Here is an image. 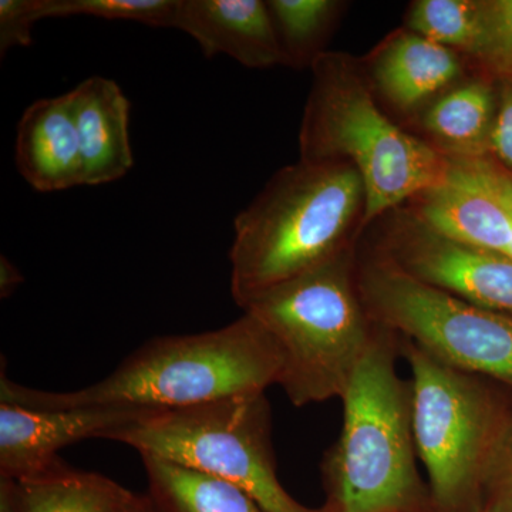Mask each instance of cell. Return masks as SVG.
I'll use <instances>...</instances> for the list:
<instances>
[{"mask_svg": "<svg viewBox=\"0 0 512 512\" xmlns=\"http://www.w3.org/2000/svg\"><path fill=\"white\" fill-rule=\"evenodd\" d=\"M281 356L254 316L197 335L148 340L113 373L74 392H45L0 377V403L36 410H180L278 384Z\"/></svg>", "mask_w": 512, "mask_h": 512, "instance_id": "cell-1", "label": "cell"}, {"mask_svg": "<svg viewBox=\"0 0 512 512\" xmlns=\"http://www.w3.org/2000/svg\"><path fill=\"white\" fill-rule=\"evenodd\" d=\"M365 214V185L348 161L299 160L281 168L235 218V303L244 309L262 292L355 251Z\"/></svg>", "mask_w": 512, "mask_h": 512, "instance_id": "cell-2", "label": "cell"}, {"mask_svg": "<svg viewBox=\"0 0 512 512\" xmlns=\"http://www.w3.org/2000/svg\"><path fill=\"white\" fill-rule=\"evenodd\" d=\"M299 150L305 161H348L366 192L365 231L387 212L447 180L450 158L380 106L359 59L325 52L313 62Z\"/></svg>", "mask_w": 512, "mask_h": 512, "instance_id": "cell-3", "label": "cell"}, {"mask_svg": "<svg viewBox=\"0 0 512 512\" xmlns=\"http://www.w3.org/2000/svg\"><path fill=\"white\" fill-rule=\"evenodd\" d=\"M397 356V336L377 325L340 397L342 431L322 464L335 512H409L423 498L410 382L397 373Z\"/></svg>", "mask_w": 512, "mask_h": 512, "instance_id": "cell-4", "label": "cell"}, {"mask_svg": "<svg viewBox=\"0 0 512 512\" xmlns=\"http://www.w3.org/2000/svg\"><path fill=\"white\" fill-rule=\"evenodd\" d=\"M355 251L262 292L254 316L281 356L278 386L296 407L343 396L377 325L357 286Z\"/></svg>", "mask_w": 512, "mask_h": 512, "instance_id": "cell-5", "label": "cell"}, {"mask_svg": "<svg viewBox=\"0 0 512 512\" xmlns=\"http://www.w3.org/2000/svg\"><path fill=\"white\" fill-rule=\"evenodd\" d=\"M410 366L412 427L417 457L443 510L466 507L487 485L511 419L484 377L434 359L399 338Z\"/></svg>", "mask_w": 512, "mask_h": 512, "instance_id": "cell-6", "label": "cell"}, {"mask_svg": "<svg viewBox=\"0 0 512 512\" xmlns=\"http://www.w3.org/2000/svg\"><path fill=\"white\" fill-rule=\"evenodd\" d=\"M153 456L225 481L264 512H323L293 500L276 476L271 404L265 393L239 394L163 410L110 437Z\"/></svg>", "mask_w": 512, "mask_h": 512, "instance_id": "cell-7", "label": "cell"}, {"mask_svg": "<svg viewBox=\"0 0 512 512\" xmlns=\"http://www.w3.org/2000/svg\"><path fill=\"white\" fill-rule=\"evenodd\" d=\"M357 286L370 318L446 365L512 387V316L417 281L367 247Z\"/></svg>", "mask_w": 512, "mask_h": 512, "instance_id": "cell-8", "label": "cell"}, {"mask_svg": "<svg viewBox=\"0 0 512 512\" xmlns=\"http://www.w3.org/2000/svg\"><path fill=\"white\" fill-rule=\"evenodd\" d=\"M370 228V249L400 271L487 311L512 316V259L436 231L406 207Z\"/></svg>", "mask_w": 512, "mask_h": 512, "instance_id": "cell-9", "label": "cell"}, {"mask_svg": "<svg viewBox=\"0 0 512 512\" xmlns=\"http://www.w3.org/2000/svg\"><path fill=\"white\" fill-rule=\"evenodd\" d=\"M163 410L82 407L36 410L0 403V478L23 481L42 476L62 461L57 451L113 434Z\"/></svg>", "mask_w": 512, "mask_h": 512, "instance_id": "cell-10", "label": "cell"}, {"mask_svg": "<svg viewBox=\"0 0 512 512\" xmlns=\"http://www.w3.org/2000/svg\"><path fill=\"white\" fill-rule=\"evenodd\" d=\"M359 62L380 106L414 123L473 70L460 53L407 28L390 32Z\"/></svg>", "mask_w": 512, "mask_h": 512, "instance_id": "cell-11", "label": "cell"}, {"mask_svg": "<svg viewBox=\"0 0 512 512\" xmlns=\"http://www.w3.org/2000/svg\"><path fill=\"white\" fill-rule=\"evenodd\" d=\"M174 29L211 59L225 55L248 69L284 66L268 5L262 0H180Z\"/></svg>", "mask_w": 512, "mask_h": 512, "instance_id": "cell-12", "label": "cell"}, {"mask_svg": "<svg viewBox=\"0 0 512 512\" xmlns=\"http://www.w3.org/2000/svg\"><path fill=\"white\" fill-rule=\"evenodd\" d=\"M15 163L35 191H66L84 185L70 93L36 100L25 110L16 133Z\"/></svg>", "mask_w": 512, "mask_h": 512, "instance_id": "cell-13", "label": "cell"}, {"mask_svg": "<svg viewBox=\"0 0 512 512\" xmlns=\"http://www.w3.org/2000/svg\"><path fill=\"white\" fill-rule=\"evenodd\" d=\"M70 93L83 160V184L114 183L133 168L130 101L119 84L92 76Z\"/></svg>", "mask_w": 512, "mask_h": 512, "instance_id": "cell-14", "label": "cell"}, {"mask_svg": "<svg viewBox=\"0 0 512 512\" xmlns=\"http://www.w3.org/2000/svg\"><path fill=\"white\" fill-rule=\"evenodd\" d=\"M498 82L474 72L441 94L417 119L423 140L447 157H490Z\"/></svg>", "mask_w": 512, "mask_h": 512, "instance_id": "cell-15", "label": "cell"}, {"mask_svg": "<svg viewBox=\"0 0 512 512\" xmlns=\"http://www.w3.org/2000/svg\"><path fill=\"white\" fill-rule=\"evenodd\" d=\"M8 484L15 512H123L134 494L96 473L60 461L42 476Z\"/></svg>", "mask_w": 512, "mask_h": 512, "instance_id": "cell-16", "label": "cell"}, {"mask_svg": "<svg viewBox=\"0 0 512 512\" xmlns=\"http://www.w3.org/2000/svg\"><path fill=\"white\" fill-rule=\"evenodd\" d=\"M158 512H264L234 485L161 458L141 456Z\"/></svg>", "mask_w": 512, "mask_h": 512, "instance_id": "cell-17", "label": "cell"}, {"mask_svg": "<svg viewBox=\"0 0 512 512\" xmlns=\"http://www.w3.org/2000/svg\"><path fill=\"white\" fill-rule=\"evenodd\" d=\"M281 46L284 66L311 69L328 45L348 3L340 0H269L266 2Z\"/></svg>", "mask_w": 512, "mask_h": 512, "instance_id": "cell-18", "label": "cell"}, {"mask_svg": "<svg viewBox=\"0 0 512 512\" xmlns=\"http://www.w3.org/2000/svg\"><path fill=\"white\" fill-rule=\"evenodd\" d=\"M478 26V0H414L404 28L467 57Z\"/></svg>", "mask_w": 512, "mask_h": 512, "instance_id": "cell-19", "label": "cell"}, {"mask_svg": "<svg viewBox=\"0 0 512 512\" xmlns=\"http://www.w3.org/2000/svg\"><path fill=\"white\" fill-rule=\"evenodd\" d=\"M466 59L474 72L512 83V0H478V26Z\"/></svg>", "mask_w": 512, "mask_h": 512, "instance_id": "cell-20", "label": "cell"}, {"mask_svg": "<svg viewBox=\"0 0 512 512\" xmlns=\"http://www.w3.org/2000/svg\"><path fill=\"white\" fill-rule=\"evenodd\" d=\"M180 0H45L43 19L89 16L173 28Z\"/></svg>", "mask_w": 512, "mask_h": 512, "instance_id": "cell-21", "label": "cell"}, {"mask_svg": "<svg viewBox=\"0 0 512 512\" xmlns=\"http://www.w3.org/2000/svg\"><path fill=\"white\" fill-rule=\"evenodd\" d=\"M45 0H0V53L33 43V26L43 19Z\"/></svg>", "mask_w": 512, "mask_h": 512, "instance_id": "cell-22", "label": "cell"}, {"mask_svg": "<svg viewBox=\"0 0 512 512\" xmlns=\"http://www.w3.org/2000/svg\"><path fill=\"white\" fill-rule=\"evenodd\" d=\"M490 157L512 173V83L498 82V106Z\"/></svg>", "mask_w": 512, "mask_h": 512, "instance_id": "cell-23", "label": "cell"}, {"mask_svg": "<svg viewBox=\"0 0 512 512\" xmlns=\"http://www.w3.org/2000/svg\"><path fill=\"white\" fill-rule=\"evenodd\" d=\"M487 485H493L500 494V505L488 512H512V420L491 468Z\"/></svg>", "mask_w": 512, "mask_h": 512, "instance_id": "cell-24", "label": "cell"}, {"mask_svg": "<svg viewBox=\"0 0 512 512\" xmlns=\"http://www.w3.org/2000/svg\"><path fill=\"white\" fill-rule=\"evenodd\" d=\"M23 282V275L18 268L10 262L9 258L2 255L0 258V295L9 298L18 286Z\"/></svg>", "mask_w": 512, "mask_h": 512, "instance_id": "cell-25", "label": "cell"}, {"mask_svg": "<svg viewBox=\"0 0 512 512\" xmlns=\"http://www.w3.org/2000/svg\"><path fill=\"white\" fill-rule=\"evenodd\" d=\"M123 512H158L156 507H154L153 503H151L150 498L146 497H137L134 495L131 503L127 505L126 510Z\"/></svg>", "mask_w": 512, "mask_h": 512, "instance_id": "cell-26", "label": "cell"}, {"mask_svg": "<svg viewBox=\"0 0 512 512\" xmlns=\"http://www.w3.org/2000/svg\"><path fill=\"white\" fill-rule=\"evenodd\" d=\"M507 258L512 259V235H511V245H510V249H508Z\"/></svg>", "mask_w": 512, "mask_h": 512, "instance_id": "cell-27", "label": "cell"}, {"mask_svg": "<svg viewBox=\"0 0 512 512\" xmlns=\"http://www.w3.org/2000/svg\"><path fill=\"white\" fill-rule=\"evenodd\" d=\"M485 512H488V511H485Z\"/></svg>", "mask_w": 512, "mask_h": 512, "instance_id": "cell-28", "label": "cell"}]
</instances>
